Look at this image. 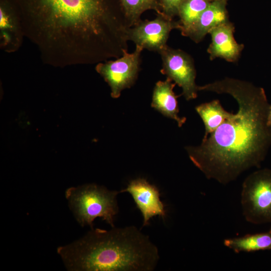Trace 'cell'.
Returning <instances> with one entry per match:
<instances>
[{"instance_id":"cell-1","label":"cell","mask_w":271,"mask_h":271,"mask_svg":"<svg viewBox=\"0 0 271 271\" xmlns=\"http://www.w3.org/2000/svg\"><path fill=\"white\" fill-rule=\"evenodd\" d=\"M11 1L45 64H97L127 51L130 27L119 0Z\"/></svg>"},{"instance_id":"cell-2","label":"cell","mask_w":271,"mask_h":271,"mask_svg":"<svg viewBox=\"0 0 271 271\" xmlns=\"http://www.w3.org/2000/svg\"><path fill=\"white\" fill-rule=\"evenodd\" d=\"M198 89L228 94L238 105L237 112L230 113L199 146L186 148L191 161L208 179L226 184L264 160L271 146L270 104L263 88L239 79L225 78Z\"/></svg>"},{"instance_id":"cell-3","label":"cell","mask_w":271,"mask_h":271,"mask_svg":"<svg viewBox=\"0 0 271 271\" xmlns=\"http://www.w3.org/2000/svg\"><path fill=\"white\" fill-rule=\"evenodd\" d=\"M57 253L71 271H153L160 258L156 245L134 226L92 228Z\"/></svg>"},{"instance_id":"cell-4","label":"cell","mask_w":271,"mask_h":271,"mask_svg":"<svg viewBox=\"0 0 271 271\" xmlns=\"http://www.w3.org/2000/svg\"><path fill=\"white\" fill-rule=\"evenodd\" d=\"M119 191H110L95 184H85L68 188L65 192L70 209L82 226L93 228V222L101 218L111 227L119 208L117 196Z\"/></svg>"},{"instance_id":"cell-5","label":"cell","mask_w":271,"mask_h":271,"mask_svg":"<svg viewBox=\"0 0 271 271\" xmlns=\"http://www.w3.org/2000/svg\"><path fill=\"white\" fill-rule=\"evenodd\" d=\"M241 204L245 219L253 224L271 222V170H258L242 184Z\"/></svg>"},{"instance_id":"cell-6","label":"cell","mask_w":271,"mask_h":271,"mask_svg":"<svg viewBox=\"0 0 271 271\" xmlns=\"http://www.w3.org/2000/svg\"><path fill=\"white\" fill-rule=\"evenodd\" d=\"M143 50L142 47L136 46L131 53L125 51L115 60H108L96 64L95 70L109 86L112 97H119L122 90L134 83L140 70Z\"/></svg>"},{"instance_id":"cell-7","label":"cell","mask_w":271,"mask_h":271,"mask_svg":"<svg viewBox=\"0 0 271 271\" xmlns=\"http://www.w3.org/2000/svg\"><path fill=\"white\" fill-rule=\"evenodd\" d=\"M159 54L162 60L161 72L182 88V94L187 100L196 98L199 90L195 83L196 72L192 57L182 50L168 46Z\"/></svg>"},{"instance_id":"cell-8","label":"cell","mask_w":271,"mask_h":271,"mask_svg":"<svg viewBox=\"0 0 271 271\" xmlns=\"http://www.w3.org/2000/svg\"><path fill=\"white\" fill-rule=\"evenodd\" d=\"M175 29H180L178 21L157 14L156 18L153 20H141L136 25L129 28L127 39L143 49L159 53L167 46L170 33Z\"/></svg>"},{"instance_id":"cell-9","label":"cell","mask_w":271,"mask_h":271,"mask_svg":"<svg viewBox=\"0 0 271 271\" xmlns=\"http://www.w3.org/2000/svg\"><path fill=\"white\" fill-rule=\"evenodd\" d=\"M124 192L131 195L140 210L143 217V227L148 225L150 219L155 216L165 217V206L160 199L158 188L146 179L138 178L131 181L126 188L119 191Z\"/></svg>"},{"instance_id":"cell-10","label":"cell","mask_w":271,"mask_h":271,"mask_svg":"<svg viewBox=\"0 0 271 271\" xmlns=\"http://www.w3.org/2000/svg\"><path fill=\"white\" fill-rule=\"evenodd\" d=\"M25 37L18 11L11 0H0V47L8 53L18 51Z\"/></svg>"},{"instance_id":"cell-11","label":"cell","mask_w":271,"mask_h":271,"mask_svg":"<svg viewBox=\"0 0 271 271\" xmlns=\"http://www.w3.org/2000/svg\"><path fill=\"white\" fill-rule=\"evenodd\" d=\"M235 27L228 21L212 30L209 34L211 42L208 49L210 60L221 58L229 62H235L239 59L244 46L238 43L235 40Z\"/></svg>"},{"instance_id":"cell-12","label":"cell","mask_w":271,"mask_h":271,"mask_svg":"<svg viewBox=\"0 0 271 271\" xmlns=\"http://www.w3.org/2000/svg\"><path fill=\"white\" fill-rule=\"evenodd\" d=\"M227 2L226 0L212 1L184 36L199 43L211 30L229 21Z\"/></svg>"},{"instance_id":"cell-13","label":"cell","mask_w":271,"mask_h":271,"mask_svg":"<svg viewBox=\"0 0 271 271\" xmlns=\"http://www.w3.org/2000/svg\"><path fill=\"white\" fill-rule=\"evenodd\" d=\"M172 81L167 78L165 81H159L156 83L151 106L164 116L175 120L178 125L181 127L186 118L178 115L179 110L177 99L178 96L173 91L176 83Z\"/></svg>"},{"instance_id":"cell-14","label":"cell","mask_w":271,"mask_h":271,"mask_svg":"<svg viewBox=\"0 0 271 271\" xmlns=\"http://www.w3.org/2000/svg\"><path fill=\"white\" fill-rule=\"evenodd\" d=\"M224 244L236 253L271 250V228L266 232L226 239Z\"/></svg>"},{"instance_id":"cell-15","label":"cell","mask_w":271,"mask_h":271,"mask_svg":"<svg viewBox=\"0 0 271 271\" xmlns=\"http://www.w3.org/2000/svg\"><path fill=\"white\" fill-rule=\"evenodd\" d=\"M204 126L206 138L218 128L229 116L230 113L224 109L218 100L202 103L195 107Z\"/></svg>"},{"instance_id":"cell-16","label":"cell","mask_w":271,"mask_h":271,"mask_svg":"<svg viewBox=\"0 0 271 271\" xmlns=\"http://www.w3.org/2000/svg\"><path fill=\"white\" fill-rule=\"evenodd\" d=\"M212 0H183L178 8V16L181 34H185L197 21Z\"/></svg>"},{"instance_id":"cell-17","label":"cell","mask_w":271,"mask_h":271,"mask_svg":"<svg viewBox=\"0 0 271 271\" xmlns=\"http://www.w3.org/2000/svg\"><path fill=\"white\" fill-rule=\"evenodd\" d=\"M129 27L136 25L141 20L142 14L152 10L157 14L163 15L159 0H119Z\"/></svg>"},{"instance_id":"cell-18","label":"cell","mask_w":271,"mask_h":271,"mask_svg":"<svg viewBox=\"0 0 271 271\" xmlns=\"http://www.w3.org/2000/svg\"><path fill=\"white\" fill-rule=\"evenodd\" d=\"M183 0H159L163 14L170 19L178 16V8Z\"/></svg>"},{"instance_id":"cell-19","label":"cell","mask_w":271,"mask_h":271,"mask_svg":"<svg viewBox=\"0 0 271 271\" xmlns=\"http://www.w3.org/2000/svg\"><path fill=\"white\" fill-rule=\"evenodd\" d=\"M268 121L271 128V105L270 104L268 112Z\"/></svg>"},{"instance_id":"cell-20","label":"cell","mask_w":271,"mask_h":271,"mask_svg":"<svg viewBox=\"0 0 271 271\" xmlns=\"http://www.w3.org/2000/svg\"><path fill=\"white\" fill-rule=\"evenodd\" d=\"M212 1H214V0H212ZM226 1H227L228 2L229 0H226Z\"/></svg>"}]
</instances>
